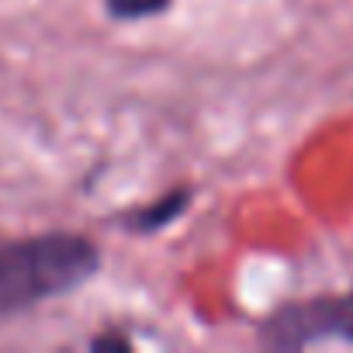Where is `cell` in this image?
<instances>
[{
	"mask_svg": "<svg viewBox=\"0 0 353 353\" xmlns=\"http://www.w3.org/2000/svg\"><path fill=\"white\" fill-rule=\"evenodd\" d=\"M101 253L87 236L42 232L0 246V315H18L87 284Z\"/></svg>",
	"mask_w": 353,
	"mask_h": 353,
	"instance_id": "6da1fadb",
	"label": "cell"
},
{
	"mask_svg": "<svg viewBox=\"0 0 353 353\" xmlns=\"http://www.w3.org/2000/svg\"><path fill=\"white\" fill-rule=\"evenodd\" d=\"M263 339L274 346H301L315 339H353V301L329 298V301L291 305L267 322Z\"/></svg>",
	"mask_w": 353,
	"mask_h": 353,
	"instance_id": "7a4b0ae2",
	"label": "cell"
},
{
	"mask_svg": "<svg viewBox=\"0 0 353 353\" xmlns=\"http://www.w3.org/2000/svg\"><path fill=\"white\" fill-rule=\"evenodd\" d=\"M188 201H191L188 191H173V194L152 201L149 208H139V212L128 219V229H135V232H156V229H163L166 222H173L176 215H181V212L188 208Z\"/></svg>",
	"mask_w": 353,
	"mask_h": 353,
	"instance_id": "3957f363",
	"label": "cell"
},
{
	"mask_svg": "<svg viewBox=\"0 0 353 353\" xmlns=\"http://www.w3.org/2000/svg\"><path fill=\"white\" fill-rule=\"evenodd\" d=\"M104 8L118 21H145L170 8V0H104Z\"/></svg>",
	"mask_w": 353,
	"mask_h": 353,
	"instance_id": "277c9868",
	"label": "cell"
}]
</instances>
